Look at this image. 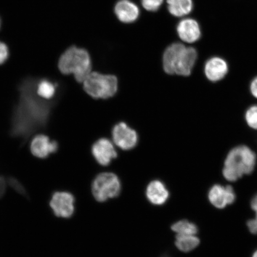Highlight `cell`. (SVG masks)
Here are the masks:
<instances>
[{"label":"cell","mask_w":257,"mask_h":257,"mask_svg":"<svg viewBox=\"0 0 257 257\" xmlns=\"http://www.w3.org/2000/svg\"><path fill=\"white\" fill-rule=\"evenodd\" d=\"M92 153L99 165L107 166L117 157L113 144L106 138L96 141L92 147Z\"/></svg>","instance_id":"11"},{"label":"cell","mask_w":257,"mask_h":257,"mask_svg":"<svg viewBox=\"0 0 257 257\" xmlns=\"http://www.w3.org/2000/svg\"><path fill=\"white\" fill-rule=\"evenodd\" d=\"M171 229L177 234H197L198 227L194 223L187 220H181L173 223Z\"/></svg>","instance_id":"19"},{"label":"cell","mask_w":257,"mask_h":257,"mask_svg":"<svg viewBox=\"0 0 257 257\" xmlns=\"http://www.w3.org/2000/svg\"><path fill=\"white\" fill-rule=\"evenodd\" d=\"M250 92L255 98H257V76L250 83Z\"/></svg>","instance_id":"26"},{"label":"cell","mask_w":257,"mask_h":257,"mask_svg":"<svg viewBox=\"0 0 257 257\" xmlns=\"http://www.w3.org/2000/svg\"><path fill=\"white\" fill-rule=\"evenodd\" d=\"M200 240L194 234H177L175 245L184 252H189L200 245Z\"/></svg>","instance_id":"18"},{"label":"cell","mask_w":257,"mask_h":257,"mask_svg":"<svg viewBox=\"0 0 257 257\" xmlns=\"http://www.w3.org/2000/svg\"><path fill=\"white\" fill-rule=\"evenodd\" d=\"M114 12L119 20L130 24L137 20L140 16L138 6L130 0H120L115 6Z\"/></svg>","instance_id":"15"},{"label":"cell","mask_w":257,"mask_h":257,"mask_svg":"<svg viewBox=\"0 0 257 257\" xmlns=\"http://www.w3.org/2000/svg\"><path fill=\"white\" fill-rule=\"evenodd\" d=\"M143 7L148 11L156 12L162 5L163 0H141Z\"/></svg>","instance_id":"23"},{"label":"cell","mask_w":257,"mask_h":257,"mask_svg":"<svg viewBox=\"0 0 257 257\" xmlns=\"http://www.w3.org/2000/svg\"><path fill=\"white\" fill-rule=\"evenodd\" d=\"M83 83L85 92L96 99L110 98L117 91L118 80L113 75L91 72Z\"/></svg>","instance_id":"5"},{"label":"cell","mask_w":257,"mask_h":257,"mask_svg":"<svg viewBox=\"0 0 257 257\" xmlns=\"http://www.w3.org/2000/svg\"><path fill=\"white\" fill-rule=\"evenodd\" d=\"M59 143L43 134L37 135L32 140L30 144L31 152L34 157L46 159L51 154L59 150Z\"/></svg>","instance_id":"10"},{"label":"cell","mask_w":257,"mask_h":257,"mask_svg":"<svg viewBox=\"0 0 257 257\" xmlns=\"http://www.w3.org/2000/svg\"><path fill=\"white\" fill-rule=\"evenodd\" d=\"M245 120L250 128L257 130V105L251 106L247 110Z\"/></svg>","instance_id":"21"},{"label":"cell","mask_w":257,"mask_h":257,"mask_svg":"<svg viewBox=\"0 0 257 257\" xmlns=\"http://www.w3.org/2000/svg\"><path fill=\"white\" fill-rule=\"evenodd\" d=\"M58 67L64 75L73 74L78 82H83L91 73V60L87 51L70 47L60 57Z\"/></svg>","instance_id":"4"},{"label":"cell","mask_w":257,"mask_h":257,"mask_svg":"<svg viewBox=\"0 0 257 257\" xmlns=\"http://www.w3.org/2000/svg\"><path fill=\"white\" fill-rule=\"evenodd\" d=\"M75 198L67 191H56L51 195L49 204L53 213L57 217L69 218L75 211Z\"/></svg>","instance_id":"7"},{"label":"cell","mask_w":257,"mask_h":257,"mask_svg":"<svg viewBox=\"0 0 257 257\" xmlns=\"http://www.w3.org/2000/svg\"><path fill=\"white\" fill-rule=\"evenodd\" d=\"M229 70L226 61L219 57H213L205 64V76L210 81L216 82L223 79Z\"/></svg>","instance_id":"13"},{"label":"cell","mask_w":257,"mask_h":257,"mask_svg":"<svg viewBox=\"0 0 257 257\" xmlns=\"http://www.w3.org/2000/svg\"><path fill=\"white\" fill-rule=\"evenodd\" d=\"M198 57L197 50L181 43L167 48L163 54L164 70L169 75L188 76L191 75Z\"/></svg>","instance_id":"2"},{"label":"cell","mask_w":257,"mask_h":257,"mask_svg":"<svg viewBox=\"0 0 257 257\" xmlns=\"http://www.w3.org/2000/svg\"><path fill=\"white\" fill-rule=\"evenodd\" d=\"M169 12L176 17H183L192 12V0H167Z\"/></svg>","instance_id":"17"},{"label":"cell","mask_w":257,"mask_h":257,"mask_svg":"<svg viewBox=\"0 0 257 257\" xmlns=\"http://www.w3.org/2000/svg\"><path fill=\"white\" fill-rule=\"evenodd\" d=\"M250 206L255 212V216L247 221L246 225L250 233L257 234V194L250 200Z\"/></svg>","instance_id":"20"},{"label":"cell","mask_w":257,"mask_h":257,"mask_svg":"<svg viewBox=\"0 0 257 257\" xmlns=\"http://www.w3.org/2000/svg\"><path fill=\"white\" fill-rule=\"evenodd\" d=\"M177 32L181 39L188 43H194L200 39L201 31L200 25L193 19H184L179 22Z\"/></svg>","instance_id":"12"},{"label":"cell","mask_w":257,"mask_h":257,"mask_svg":"<svg viewBox=\"0 0 257 257\" xmlns=\"http://www.w3.org/2000/svg\"><path fill=\"white\" fill-rule=\"evenodd\" d=\"M8 181H6L5 177L0 176V199L5 195L6 188H7Z\"/></svg>","instance_id":"25"},{"label":"cell","mask_w":257,"mask_h":257,"mask_svg":"<svg viewBox=\"0 0 257 257\" xmlns=\"http://www.w3.org/2000/svg\"><path fill=\"white\" fill-rule=\"evenodd\" d=\"M252 257H257V249L253 252Z\"/></svg>","instance_id":"27"},{"label":"cell","mask_w":257,"mask_h":257,"mask_svg":"<svg viewBox=\"0 0 257 257\" xmlns=\"http://www.w3.org/2000/svg\"><path fill=\"white\" fill-rule=\"evenodd\" d=\"M91 189L96 201L105 202L119 195L121 189V182L113 173H102L95 177L92 182Z\"/></svg>","instance_id":"6"},{"label":"cell","mask_w":257,"mask_h":257,"mask_svg":"<svg viewBox=\"0 0 257 257\" xmlns=\"http://www.w3.org/2000/svg\"><path fill=\"white\" fill-rule=\"evenodd\" d=\"M256 162V154L250 148L246 146L234 147L225 159L223 176L228 181H237L244 175L252 173Z\"/></svg>","instance_id":"3"},{"label":"cell","mask_w":257,"mask_h":257,"mask_svg":"<svg viewBox=\"0 0 257 257\" xmlns=\"http://www.w3.org/2000/svg\"><path fill=\"white\" fill-rule=\"evenodd\" d=\"M207 195L210 204L218 209H223L233 204L236 199L235 192L230 185L215 184L211 186Z\"/></svg>","instance_id":"8"},{"label":"cell","mask_w":257,"mask_h":257,"mask_svg":"<svg viewBox=\"0 0 257 257\" xmlns=\"http://www.w3.org/2000/svg\"><path fill=\"white\" fill-rule=\"evenodd\" d=\"M146 194L148 200L156 205L165 204L170 197L166 186L159 180H154L148 185Z\"/></svg>","instance_id":"14"},{"label":"cell","mask_w":257,"mask_h":257,"mask_svg":"<svg viewBox=\"0 0 257 257\" xmlns=\"http://www.w3.org/2000/svg\"><path fill=\"white\" fill-rule=\"evenodd\" d=\"M0 27H1V22H0Z\"/></svg>","instance_id":"28"},{"label":"cell","mask_w":257,"mask_h":257,"mask_svg":"<svg viewBox=\"0 0 257 257\" xmlns=\"http://www.w3.org/2000/svg\"><path fill=\"white\" fill-rule=\"evenodd\" d=\"M112 136L114 143L123 150L133 149L138 143L136 132L123 122L115 125L112 130Z\"/></svg>","instance_id":"9"},{"label":"cell","mask_w":257,"mask_h":257,"mask_svg":"<svg viewBox=\"0 0 257 257\" xmlns=\"http://www.w3.org/2000/svg\"><path fill=\"white\" fill-rule=\"evenodd\" d=\"M7 181L12 188L14 189L18 194L24 196H28L27 191L26 190L24 186L17 179L14 178V177H9Z\"/></svg>","instance_id":"22"},{"label":"cell","mask_w":257,"mask_h":257,"mask_svg":"<svg viewBox=\"0 0 257 257\" xmlns=\"http://www.w3.org/2000/svg\"><path fill=\"white\" fill-rule=\"evenodd\" d=\"M37 79L27 77L19 83V99L12 112L10 133L23 143L47 127L56 104L55 100H45L38 95Z\"/></svg>","instance_id":"1"},{"label":"cell","mask_w":257,"mask_h":257,"mask_svg":"<svg viewBox=\"0 0 257 257\" xmlns=\"http://www.w3.org/2000/svg\"><path fill=\"white\" fill-rule=\"evenodd\" d=\"M9 56V50L7 45L0 41V65L7 62Z\"/></svg>","instance_id":"24"},{"label":"cell","mask_w":257,"mask_h":257,"mask_svg":"<svg viewBox=\"0 0 257 257\" xmlns=\"http://www.w3.org/2000/svg\"><path fill=\"white\" fill-rule=\"evenodd\" d=\"M59 85L56 82L48 78L38 79L36 92L41 98L47 101L56 100Z\"/></svg>","instance_id":"16"}]
</instances>
